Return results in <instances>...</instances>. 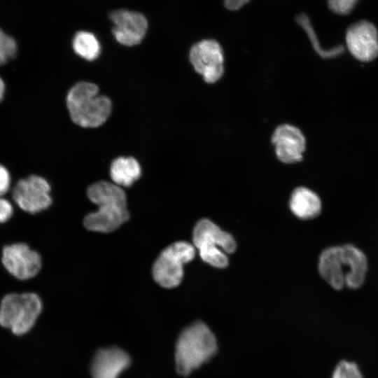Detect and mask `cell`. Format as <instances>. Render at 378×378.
<instances>
[{"label": "cell", "mask_w": 378, "mask_h": 378, "mask_svg": "<svg viewBox=\"0 0 378 378\" xmlns=\"http://www.w3.org/2000/svg\"><path fill=\"white\" fill-rule=\"evenodd\" d=\"M297 22L306 31L315 50L322 57H334L344 51L342 46H337L329 50H323L317 40L314 30L307 15L302 13L296 17Z\"/></svg>", "instance_id": "d6986e66"}, {"label": "cell", "mask_w": 378, "mask_h": 378, "mask_svg": "<svg viewBox=\"0 0 378 378\" xmlns=\"http://www.w3.org/2000/svg\"><path fill=\"white\" fill-rule=\"evenodd\" d=\"M346 44L350 53L361 62H370L378 56V31L367 20L351 24L346 32Z\"/></svg>", "instance_id": "8fae6325"}, {"label": "cell", "mask_w": 378, "mask_h": 378, "mask_svg": "<svg viewBox=\"0 0 378 378\" xmlns=\"http://www.w3.org/2000/svg\"><path fill=\"white\" fill-rule=\"evenodd\" d=\"M195 248L186 241H176L165 248L155 260L152 270L157 284L165 288L178 286L183 276V265L195 255Z\"/></svg>", "instance_id": "8992f818"}, {"label": "cell", "mask_w": 378, "mask_h": 378, "mask_svg": "<svg viewBox=\"0 0 378 378\" xmlns=\"http://www.w3.org/2000/svg\"><path fill=\"white\" fill-rule=\"evenodd\" d=\"M189 60L194 70L204 82L213 84L223 77L225 57L221 45L215 39H202L192 46Z\"/></svg>", "instance_id": "52a82bcc"}, {"label": "cell", "mask_w": 378, "mask_h": 378, "mask_svg": "<svg viewBox=\"0 0 378 378\" xmlns=\"http://www.w3.org/2000/svg\"><path fill=\"white\" fill-rule=\"evenodd\" d=\"M131 363L129 355L118 346L99 349L90 366L92 378H118Z\"/></svg>", "instance_id": "4fadbf2b"}, {"label": "cell", "mask_w": 378, "mask_h": 378, "mask_svg": "<svg viewBox=\"0 0 378 378\" xmlns=\"http://www.w3.org/2000/svg\"><path fill=\"white\" fill-rule=\"evenodd\" d=\"M331 378H364L358 365L346 360L340 361L333 370Z\"/></svg>", "instance_id": "ffe728a7"}, {"label": "cell", "mask_w": 378, "mask_h": 378, "mask_svg": "<svg viewBox=\"0 0 378 378\" xmlns=\"http://www.w3.org/2000/svg\"><path fill=\"white\" fill-rule=\"evenodd\" d=\"M87 195L98 206L97 211L88 214L84 218L83 224L88 230L111 232L128 220L127 197L120 186L105 181H98L88 188Z\"/></svg>", "instance_id": "6da1fadb"}, {"label": "cell", "mask_w": 378, "mask_h": 378, "mask_svg": "<svg viewBox=\"0 0 378 378\" xmlns=\"http://www.w3.org/2000/svg\"><path fill=\"white\" fill-rule=\"evenodd\" d=\"M42 311L40 298L33 293H10L0 304V326L16 335L28 332Z\"/></svg>", "instance_id": "5b68a950"}, {"label": "cell", "mask_w": 378, "mask_h": 378, "mask_svg": "<svg viewBox=\"0 0 378 378\" xmlns=\"http://www.w3.org/2000/svg\"><path fill=\"white\" fill-rule=\"evenodd\" d=\"M1 260L7 271L20 280L33 278L41 268L40 255L22 243L4 246Z\"/></svg>", "instance_id": "9c48e42d"}, {"label": "cell", "mask_w": 378, "mask_h": 378, "mask_svg": "<svg viewBox=\"0 0 378 378\" xmlns=\"http://www.w3.org/2000/svg\"><path fill=\"white\" fill-rule=\"evenodd\" d=\"M192 241L202 260L217 268L226 267V253H232L236 249L234 238L208 219L197 222L193 230Z\"/></svg>", "instance_id": "277c9868"}, {"label": "cell", "mask_w": 378, "mask_h": 378, "mask_svg": "<svg viewBox=\"0 0 378 378\" xmlns=\"http://www.w3.org/2000/svg\"><path fill=\"white\" fill-rule=\"evenodd\" d=\"M318 272L332 288L339 290L346 286V266L341 246L323 251L318 260Z\"/></svg>", "instance_id": "5bb4252c"}, {"label": "cell", "mask_w": 378, "mask_h": 378, "mask_svg": "<svg viewBox=\"0 0 378 378\" xmlns=\"http://www.w3.org/2000/svg\"><path fill=\"white\" fill-rule=\"evenodd\" d=\"M272 144L277 159L284 164H293L303 159L306 139L302 132L288 123L278 125L272 135Z\"/></svg>", "instance_id": "30bf717a"}, {"label": "cell", "mask_w": 378, "mask_h": 378, "mask_svg": "<svg viewBox=\"0 0 378 378\" xmlns=\"http://www.w3.org/2000/svg\"><path fill=\"white\" fill-rule=\"evenodd\" d=\"M358 0H328L329 8L338 15H348L354 8Z\"/></svg>", "instance_id": "7402d4cb"}, {"label": "cell", "mask_w": 378, "mask_h": 378, "mask_svg": "<svg viewBox=\"0 0 378 378\" xmlns=\"http://www.w3.org/2000/svg\"><path fill=\"white\" fill-rule=\"evenodd\" d=\"M341 247L346 265V286L352 289L358 288L366 277L367 258L361 250L352 244H344Z\"/></svg>", "instance_id": "9a60e30c"}, {"label": "cell", "mask_w": 378, "mask_h": 378, "mask_svg": "<svg viewBox=\"0 0 378 378\" xmlns=\"http://www.w3.org/2000/svg\"><path fill=\"white\" fill-rule=\"evenodd\" d=\"M141 174L138 161L132 157H119L113 160L110 167V176L113 182L119 186H132Z\"/></svg>", "instance_id": "e0dca14e"}, {"label": "cell", "mask_w": 378, "mask_h": 378, "mask_svg": "<svg viewBox=\"0 0 378 378\" xmlns=\"http://www.w3.org/2000/svg\"><path fill=\"white\" fill-rule=\"evenodd\" d=\"M66 106L72 121L83 127H97L109 117L112 103L99 94L97 85L82 81L74 85L66 95Z\"/></svg>", "instance_id": "3957f363"}, {"label": "cell", "mask_w": 378, "mask_h": 378, "mask_svg": "<svg viewBox=\"0 0 378 378\" xmlns=\"http://www.w3.org/2000/svg\"><path fill=\"white\" fill-rule=\"evenodd\" d=\"M17 43L15 39L0 29V66L5 64L17 53Z\"/></svg>", "instance_id": "44dd1931"}, {"label": "cell", "mask_w": 378, "mask_h": 378, "mask_svg": "<svg viewBox=\"0 0 378 378\" xmlns=\"http://www.w3.org/2000/svg\"><path fill=\"white\" fill-rule=\"evenodd\" d=\"M289 205L292 212L303 220L316 217L322 208L318 195L306 187H298L293 190Z\"/></svg>", "instance_id": "2e32d148"}, {"label": "cell", "mask_w": 378, "mask_h": 378, "mask_svg": "<svg viewBox=\"0 0 378 378\" xmlns=\"http://www.w3.org/2000/svg\"><path fill=\"white\" fill-rule=\"evenodd\" d=\"M50 186L43 177L32 175L20 180L12 191L14 202L24 211L36 214L52 202Z\"/></svg>", "instance_id": "ba28073f"}, {"label": "cell", "mask_w": 378, "mask_h": 378, "mask_svg": "<svg viewBox=\"0 0 378 378\" xmlns=\"http://www.w3.org/2000/svg\"><path fill=\"white\" fill-rule=\"evenodd\" d=\"M10 186V176L8 169L0 164V197L5 195Z\"/></svg>", "instance_id": "603a6c76"}, {"label": "cell", "mask_w": 378, "mask_h": 378, "mask_svg": "<svg viewBox=\"0 0 378 378\" xmlns=\"http://www.w3.org/2000/svg\"><path fill=\"white\" fill-rule=\"evenodd\" d=\"M13 214L12 204L6 199L0 197V223L8 221Z\"/></svg>", "instance_id": "cb8c5ba5"}, {"label": "cell", "mask_w": 378, "mask_h": 378, "mask_svg": "<svg viewBox=\"0 0 378 378\" xmlns=\"http://www.w3.org/2000/svg\"><path fill=\"white\" fill-rule=\"evenodd\" d=\"M72 45L74 52L88 61L97 59L101 52V46L97 37L92 33L86 31L77 32Z\"/></svg>", "instance_id": "ac0fdd59"}, {"label": "cell", "mask_w": 378, "mask_h": 378, "mask_svg": "<svg viewBox=\"0 0 378 378\" xmlns=\"http://www.w3.org/2000/svg\"><path fill=\"white\" fill-rule=\"evenodd\" d=\"M218 344L214 332L202 321H195L179 334L175 348L177 372L188 376L210 360L216 354Z\"/></svg>", "instance_id": "7a4b0ae2"}, {"label": "cell", "mask_w": 378, "mask_h": 378, "mask_svg": "<svg viewBox=\"0 0 378 378\" xmlns=\"http://www.w3.org/2000/svg\"><path fill=\"white\" fill-rule=\"evenodd\" d=\"M109 18L114 24L112 32L118 43L127 46L141 43L148 28V22L144 15L134 11L117 10L111 13Z\"/></svg>", "instance_id": "7c38bea8"}, {"label": "cell", "mask_w": 378, "mask_h": 378, "mask_svg": "<svg viewBox=\"0 0 378 378\" xmlns=\"http://www.w3.org/2000/svg\"><path fill=\"white\" fill-rule=\"evenodd\" d=\"M251 0H223V4L227 10L235 11L244 7Z\"/></svg>", "instance_id": "d4e9b609"}, {"label": "cell", "mask_w": 378, "mask_h": 378, "mask_svg": "<svg viewBox=\"0 0 378 378\" xmlns=\"http://www.w3.org/2000/svg\"><path fill=\"white\" fill-rule=\"evenodd\" d=\"M5 92V84L2 78L0 77V102L4 97Z\"/></svg>", "instance_id": "484cf974"}]
</instances>
